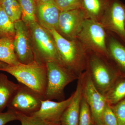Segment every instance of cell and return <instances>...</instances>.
Listing matches in <instances>:
<instances>
[{"label": "cell", "mask_w": 125, "mask_h": 125, "mask_svg": "<svg viewBox=\"0 0 125 125\" xmlns=\"http://www.w3.org/2000/svg\"><path fill=\"white\" fill-rule=\"evenodd\" d=\"M0 71L11 75L19 83L38 92L44 98L47 77L46 64L35 61L29 64L20 63L15 65L5 64L0 67Z\"/></svg>", "instance_id": "6da1fadb"}, {"label": "cell", "mask_w": 125, "mask_h": 125, "mask_svg": "<svg viewBox=\"0 0 125 125\" xmlns=\"http://www.w3.org/2000/svg\"><path fill=\"white\" fill-rule=\"evenodd\" d=\"M49 31L54 38L62 65L79 77L87 66V55L84 49L75 40L66 39L56 30Z\"/></svg>", "instance_id": "7a4b0ae2"}, {"label": "cell", "mask_w": 125, "mask_h": 125, "mask_svg": "<svg viewBox=\"0 0 125 125\" xmlns=\"http://www.w3.org/2000/svg\"><path fill=\"white\" fill-rule=\"evenodd\" d=\"M96 53L87 55L86 71L98 90L105 95L121 75L109 59Z\"/></svg>", "instance_id": "3957f363"}, {"label": "cell", "mask_w": 125, "mask_h": 125, "mask_svg": "<svg viewBox=\"0 0 125 125\" xmlns=\"http://www.w3.org/2000/svg\"><path fill=\"white\" fill-rule=\"evenodd\" d=\"M26 24L31 34L35 61L45 64L53 62L63 66L54 38L50 31L37 22Z\"/></svg>", "instance_id": "277c9868"}, {"label": "cell", "mask_w": 125, "mask_h": 125, "mask_svg": "<svg viewBox=\"0 0 125 125\" xmlns=\"http://www.w3.org/2000/svg\"><path fill=\"white\" fill-rule=\"evenodd\" d=\"M46 64L47 77L44 100H65V88L79 77L57 62H51Z\"/></svg>", "instance_id": "5b68a950"}, {"label": "cell", "mask_w": 125, "mask_h": 125, "mask_svg": "<svg viewBox=\"0 0 125 125\" xmlns=\"http://www.w3.org/2000/svg\"><path fill=\"white\" fill-rule=\"evenodd\" d=\"M19 84V86L7 106L8 110L31 115L40 109L44 97L29 87Z\"/></svg>", "instance_id": "8992f818"}, {"label": "cell", "mask_w": 125, "mask_h": 125, "mask_svg": "<svg viewBox=\"0 0 125 125\" xmlns=\"http://www.w3.org/2000/svg\"><path fill=\"white\" fill-rule=\"evenodd\" d=\"M78 37L94 53L108 58L106 33L102 25L97 21L86 19Z\"/></svg>", "instance_id": "52a82bcc"}, {"label": "cell", "mask_w": 125, "mask_h": 125, "mask_svg": "<svg viewBox=\"0 0 125 125\" xmlns=\"http://www.w3.org/2000/svg\"><path fill=\"white\" fill-rule=\"evenodd\" d=\"M79 78L83 97L89 106L95 123L102 121L103 112L107 103L105 96L97 89L86 71L81 74Z\"/></svg>", "instance_id": "ba28073f"}, {"label": "cell", "mask_w": 125, "mask_h": 125, "mask_svg": "<svg viewBox=\"0 0 125 125\" xmlns=\"http://www.w3.org/2000/svg\"><path fill=\"white\" fill-rule=\"evenodd\" d=\"M14 23L15 36L13 43L18 60L21 64H28L33 62L35 58L29 29L21 19Z\"/></svg>", "instance_id": "9c48e42d"}, {"label": "cell", "mask_w": 125, "mask_h": 125, "mask_svg": "<svg viewBox=\"0 0 125 125\" xmlns=\"http://www.w3.org/2000/svg\"><path fill=\"white\" fill-rule=\"evenodd\" d=\"M87 19L82 9L61 11L57 31L64 37L74 40L78 37Z\"/></svg>", "instance_id": "30bf717a"}, {"label": "cell", "mask_w": 125, "mask_h": 125, "mask_svg": "<svg viewBox=\"0 0 125 125\" xmlns=\"http://www.w3.org/2000/svg\"><path fill=\"white\" fill-rule=\"evenodd\" d=\"M73 97V93L69 98L62 101L57 102L52 100H42L39 110L30 116L50 123L60 124L62 114L71 102Z\"/></svg>", "instance_id": "8fae6325"}, {"label": "cell", "mask_w": 125, "mask_h": 125, "mask_svg": "<svg viewBox=\"0 0 125 125\" xmlns=\"http://www.w3.org/2000/svg\"><path fill=\"white\" fill-rule=\"evenodd\" d=\"M104 14L107 27L125 42V5L112 0Z\"/></svg>", "instance_id": "7c38bea8"}, {"label": "cell", "mask_w": 125, "mask_h": 125, "mask_svg": "<svg viewBox=\"0 0 125 125\" xmlns=\"http://www.w3.org/2000/svg\"><path fill=\"white\" fill-rule=\"evenodd\" d=\"M36 1L38 22L48 30L55 29L57 31L61 11L54 0L42 2L38 0Z\"/></svg>", "instance_id": "4fadbf2b"}, {"label": "cell", "mask_w": 125, "mask_h": 125, "mask_svg": "<svg viewBox=\"0 0 125 125\" xmlns=\"http://www.w3.org/2000/svg\"><path fill=\"white\" fill-rule=\"evenodd\" d=\"M73 98L63 113L60 120L61 125H79L81 103L83 98L81 83L78 80Z\"/></svg>", "instance_id": "5bb4252c"}, {"label": "cell", "mask_w": 125, "mask_h": 125, "mask_svg": "<svg viewBox=\"0 0 125 125\" xmlns=\"http://www.w3.org/2000/svg\"><path fill=\"white\" fill-rule=\"evenodd\" d=\"M107 49L108 58L115 65L121 75L125 77V42H122L115 37H111Z\"/></svg>", "instance_id": "9a60e30c"}, {"label": "cell", "mask_w": 125, "mask_h": 125, "mask_svg": "<svg viewBox=\"0 0 125 125\" xmlns=\"http://www.w3.org/2000/svg\"><path fill=\"white\" fill-rule=\"evenodd\" d=\"M112 0H82V9L88 19L97 21L105 14Z\"/></svg>", "instance_id": "2e32d148"}, {"label": "cell", "mask_w": 125, "mask_h": 125, "mask_svg": "<svg viewBox=\"0 0 125 125\" xmlns=\"http://www.w3.org/2000/svg\"><path fill=\"white\" fill-rule=\"evenodd\" d=\"M19 86V84L10 81L5 74L0 73V113L7 107Z\"/></svg>", "instance_id": "e0dca14e"}, {"label": "cell", "mask_w": 125, "mask_h": 125, "mask_svg": "<svg viewBox=\"0 0 125 125\" xmlns=\"http://www.w3.org/2000/svg\"><path fill=\"white\" fill-rule=\"evenodd\" d=\"M13 39L0 38V62L12 65L20 63L15 51Z\"/></svg>", "instance_id": "ac0fdd59"}, {"label": "cell", "mask_w": 125, "mask_h": 125, "mask_svg": "<svg viewBox=\"0 0 125 125\" xmlns=\"http://www.w3.org/2000/svg\"><path fill=\"white\" fill-rule=\"evenodd\" d=\"M107 103L112 105L125 98V77L120 76L104 95Z\"/></svg>", "instance_id": "d6986e66"}, {"label": "cell", "mask_w": 125, "mask_h": 125, "mask_svg": "<svg viewBox=\"0 0 125 125\" xmlns=\"http://www.w3.org/2000/svg\"><path fill=\"white\" fill-rule=\"evenodd\" d=\"M18 1L21 8V20L26 24L33 22H37L36 16V1L35 0H18Z\"/></svg>", "instance_id": "ffe728a7"}, {"label": "cell", "mask_w": 125, "mask_h": 125, "mask_svg": "<svg viewBox=\"0 0 125 125\" xmlns=\"http://www.w3.org/2000/svg\"><path fill=\"white\" fill-rule=\"evenodd\" d=\"M15 36L14 23L0 5V38H14Z\"/></svg>", "instance_id": "44dd1931"}, {"label": "cell", "mask_w": 125, "mask_h": 125, "mask_svg": "<svg viewBox=\"0 0 125 125\" xmlns=\"http://www.w3.org/2000/svg\"><path fill=\"white\" fill-rule=\"evenodd\" d=\"M0 5L12 22L21 20L22 13L18 0H3Z\"/></svg>", "instance_id": "7402d4cb"}, {"label": "cell", "mask_w": 125, "mask_h": 125, "mask_svg": "<svg viewBox=\"0 0 125 125\" xmlns=\"http://www.w3.org/2000/svg\"><path fill=\"white\" fill-rule=\"evenodd\" d=\"M79 125H96L89 106L83 97L81 103Z\"/></svg>", "instance_id": "603a6c76"}, {"label": "cell", "mask_w": 125, "mask_h": 125, "mask_svg": "<svg viewBox=\"0 0 125 125\" xmlns=\"http://www.w3.org/2000/svg\"><path fill=\"white\" fill-rule=\"evenodd\" d=\"M19 121L21 125H61L60 124L50 123L40 118L33 116L28 115L19 112H13Z\"/></svg>", "instance_id": "cb8c5ba5"}, {"label": "cell", "mask_w": 125, "mask_h": 125, "mask_svg": "<svg viewBox=\"0 0 125 125\" xmlns=\"http://www.w3.org/2000/svg\"><path fill=\"white\" fill-rule=\"evenodd\" d=\"M61 11L82 9V0H54Z\"/></svg>", "instance_id": "d4e9b609"}, {"label": "cell", "mask_w": 125, "mask_h": 125, "mask_svg": "<svg viewBox=\"0 0 125 125\" xmlns=\"http://www.w3.org/2000/svg\"><path fill=\"white\" fill-rule=\"evenodd\" d=\"M110 106L116 117L118 125H125V98Z\"/></svg>", "instance_id": "484cf974"}, {"label": "cell", "mask_w": 125, "mask_h": 125, "mask_svg": "<svg viewBox=\"0 0 125 125\" xmlns=\"http://www.w3.org/2000/svg\"><path fill=\"white\" fill-rule=\"evenodd\" d=\"M102 120L105 125H118L115 115L111 106L107 103L103 112Z\"/></svg>", "instance_id": "4316f807"}, {"label": "cell", "mask_w": 125, "mask_h": 125, "mask_svg": "<svg viewBox=\"0 0 125 125\" xmlns=\"http://www.w3.org/2000/svg\"><path fill=\"white\" fill-rule=\"evenodd\" d=\"M15 120H18V118L13 112L7 110L5 112L0 113V125H5Z\"/></svg>", "instance_id": "83f0119b"}, {"label": "cell", "mask_w": 125, "mask_h": 125, "mask_svg": "<svg viewBox=\"0 0 125 125\" xmlns=\"http://www.w3.org/2000/svg\"><path fill=\"white\" fill-rule=\"evenodd\" d=\"M95 125H105L104 124L102 121H100L99 122H97V123H95Z\"/></svg>", "instance_id": "f1b7e54d"}, {"label": "cell", "mask_w": 125, "mask_h": 125, "mask_svg": "<svg viewBox=\"0 0 125 125\" xmlns=\"http://www.w3.org/2000/svg\"><path fill=\"white\" fill-rule=\"evenodd\" d=\"M42 2H49V1H52L54 0H38Z\"/></svg>", "instance_id": "f546056e"}, {"label": "cell", "mask_w": 125, "mask_h": 125, "mask_svg": "<svg viewBox=\"0 0 125 125\" xmlns=\"http://www.w3.org/2000/svg\"><path fill=\"white\" fill-rule=\"evenodd\" d=\"M6 63H4V62H0V67L1 66H3Z\"/></svg>", "instance_id": "4dcf8cb0"}, {"label": "cell", "mask_w": 125, "mask_h": 125, "mask_svg": "<svg viewBox=\"0 0 125 125\" xmlns=\"http://www.w3.org/2000/svg\"><path fill=\"white\" fill-rule=\"evenodd\" d=\"M2 1L3 0H0V5L1 4V2H2Z\"/></svg>", "instance_id": "1f68e13d"}, {"label": "cell", "mask_w": 125, "mask_h": 125, "mask_svg": "<svg viewBox=\"0 0 125 125\" xmlns=\"http://www.w3.org/2000/svg\"><path fill=\"white\" fill-rule=\"evenodd\" d=\"M35 0L37 1V0Z\"/></svg>", "instance_id": "d6a6232c"}, {"label": "cell", "mask_w": 125, "mask_h": 125, "mask_svg": "<svg viewBox=\"0 0 125 125\" xmlns=\"http://www.w3.org/2000/svg\"></svg>", "instance_id": "836d02e7"}]
</instances>
